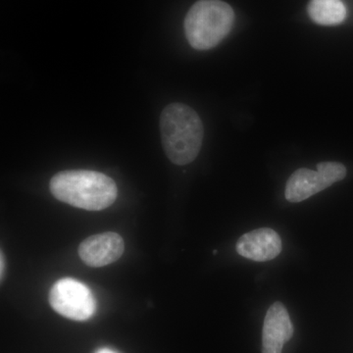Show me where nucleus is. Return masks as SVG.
Masks as SVG:
<instances>
[{
	"label": "nucleus",
	"mask_w": 353,
	"mask_h": 353,
	"mask_svg": "<svg viewBox=\"0 0 353 353\" xmlns=\"http://www.w3.org/2000/svg\"><path fill=\"white\" fill-rule=\"evenodd\" d=\"M0 262H1V272H0V275H1V280L3 279V270L4 268H6V264L3 263L4 262V256H3V252H1V259H0Z\"/></svg>",
	"instance_id": "nucleus-10"
},
{
	"label": "nucleus",
	"mask_w": 353,
	"mask_h": 353,
	"mask_svg": "<svg viewBox=\"0 0 353 353\" xmlns=\"http://www.w3.org/2000/svg\"><path fill=\"white\" fill-rule=\"evenodd\" d=\"M50 192L58 201L88 211H101L112 205L118 189L110 176L101 172H59L51 179Z\"/></svg>",
	"instance_id": "nucleus-1"
},
{
	"label": "nucleus",
	"mask_w": 353,
	"mask_h": 353,
	"mask_svg": "<svg viewBox=\"0 0 353 353\" xmlns=\"http://www.w3.org/2000/svg\"><path fill=\"white\" fill-rule=\"evenodd\" d=\"M347 176V168L338 162H321L317 171L299 169L292 173L285 187V199L290 202H301L322 192Z\"/></svg>",
	"instance_id": "nucleus-5"
},
{
	"label": "nucleus",
	"mask_w": 353,
	"mask_h": 353,
	"mask_svg": "<svg viewBox=\"0 0 353 353\" xmlns=\"http://www.w3.org/2000/svg\"><path fill=\"white\" fill-rule=\"evenodd\" d=\"M122 236L113 232L88 236L79 246V255L88 266L103 267L117 261L124 253Z\"/></svg>",
	"instance_id": "nucleus-6"
},
{
	"label": "nucleus",
	"mask_w": 353,
	"mask_h": 353,
	"mask_svg": "<svg viewBox=\"0 0 353 353\" xmlns=\"http://www.w3.org/2000/svg\"><path fill=\"white\" fill-rule=\"evenodd\" d=\"M307 12L313 22L322 26L340 25L347 18V8L341 0H310Z\"/></svg>",
	"instance_id": "nucleus-9"
},
{
	"label": "nucleus",
	"mask_w": 353,
	"mask_h": 353,
	"mask_svg": "<svg viewBox=\"0 0 353 353\" xmlns=\"http://www.w3.org/2000/svg\"><path fill=\"white\" fill-rule=\"evenodd\" d=\"M234 20L233 8L226 2L199 0L185 16V36L194 50H211L229 34Z\"/></svg>",
	"instance_id": "nucleus-3"
},
{
	"label": "nucleus",
	"mask_w": 353,
	"mask_h": 353,
	"mask_svg": "<svg viewBox=\"0 0 353 353\" xmlns=\"http://www.w3.org/2000/svg\"><path fill=\"white\" fill-rule=\"evenodd\" d=\"M50 303L60 315L74 321H85L97 310V301L92 290L72 278L61 279L53 285L50 292Z\"/></svg>",
	"instance_id": "nucleus-4"
},
{
	"label": "nucleus",
	"mask_w": 353,
	"mask_h": 353,
	"mask_svg": "<svg viewBox=\"0 0 353 353\" xmlns=\"http://www.w3.org/2000/svg\"><path fill=\"white\" fill-rule=\"evenodd\" d=\"M95 353H117L114 352L112 350H109V348H101V350H97Z\"/></svg>",
	"instance_id": "nucleus-11"
},
{
	"label": "nucleus",
	"mask_w": 353,
	"mask_h": 353,
	"mask_svg": "<svg viewBox=\"0 0 353 353\" xmlns=\"http://www.w3.org/2000/svg\"><path fill=\"white\" fill-rule=\"evenodd\" d=\"M236 252L252 261L264 262L276 259L282 252V241L270 228L253 230L239 239Z\"/></svg>",
	"instance_id": "nucleus-7"
},
{
	"label": "nucleus",
	"mask_w": 353,
	"mask_h": 353,
	"mask_svg": "<svg viewBox=\"0 0 353 353\" xmlns=\"http://www.w3.org/2000/svg\"><path fill=\"white\" fill-rule=\"evenodd\" d=\"M160 132L164 152L174 164L192 163L201 152L203 125L199 114L185 104L176 102L163 109Z\"/></svg>",
	"instance_id": "nucleus-2"
},
{
	"label": "nucleus",
	"mask_w": 353,
	"mask_h": 353,
	"mask_svg": "<svg viewBox=\"0 0 353 353\" xmlns=\"http://www.w3.org/2000/svg\"><path fill=\"white\" fill-rule=\"evenodd\" d=\"M292 334L294 326L284 304L280 301L272 304L264 319L262 353H282Z\"/></svg>",
	"instance_id": "nucleus-8"
}]
</instances>
